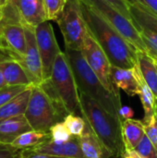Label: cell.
Segmentation results:
<instances>
[{
  "mask_svg": "<svg viewBox=\"0 0 157 158\" xmlns=\"http://www.w3.org/2000/svg\"><path fill=\"white\" fill-rule=\"evenodd\" d=\"M135 73L137 76V80L139 82V96L141 98L143 109H144V118L143 122L148 123L154 117H155V95L152 92V90L149 88L147 83L145 82L141 70L139 69L138 64L134 66Z\"/></svg>",
  "mask_w": 157,
  "mask_h": 158,
  "instance_id": "22",
  "label": "cell"
},
{
  "mask_svg": "<svg viewBox=\"0 0 157 158\" xmlns=\"http://www.w3.org/2000/svg\"><path fill=\"white\" fill-rule=\"evenodd\" d=\"M29 86L23 85H6L0 88V107L22 93Z\"/></svg>",
  "mask_w": 157,
  "mask_h": 158,
  "instance_id": "26",
  "label": "cell"
},
{
  "mask_svg": "<svg viewBox=\"0 0 157 158\" xmlns=\"http://www.w3.org/2000/svg\"><path fill=\"white\" fill-rule=\"evenodd\" d=\"M155 63H156V62H155ZM156 68H157V63H156Z\"/></svg>",
  "mask_w": 157,
  "mask_h": 158,
  "instance_id": "40",
  "label": "cell"
},
{
  "mask_svg": "<svg viewBox=\"0 0 157 158\" xmlns=\"http://www.w3.org/2000/svg\"><path fill=\"white\" fill-rule=\"evenodd\" d=\"M111 74L114 84L119 90H123L130 96L139 94V82L134 67L132 69H122L112 66Z\"/></svg>",
  "mask_w": 157,
  "mask_h": 158,
  "instance_id": "18",
  "label": "cell"
},
{
  "mask_svg": "<svg viewBox=\"0 0 157 158\" xmlns=\"http://www.w3.org/2000/svg\"><path fill=\"white\" fill-rule=\"evenodd\" d=\"M50 134L51 139L55 142H67L73 136L64 121L56 123L51 128Z\"/></svg>",
  "mask_w": 157,
  "mask_h": 158,
  "instance_id": "27",
  "label": "cell"
},
{
  "mask_svg": "<svg viewBox=\"0 0 157 158\" xmlns=\"http://www.w3.org/2000/svg\"><path fill=\"white\" fill-rule=\"evenodd\" d=\"M81 53L86 62L93 70V72L97 75L104 86L110 93H112L118 97H120L119 89L114 84L112 79V64L110 63L103 48L100 46V44L97 43V41L93 38V36L89 31L85 36Z\"/></svg>",
  "mask_w": 157,
  "mask_h": 158,
  "instance_id": "9",
  "label": "cell"
},
{
  "mask_svg": "<svg viewBox=\"0 0 157 158\" xmlns=\"http://www.w3.org/2000/svg\"><path fill=\"white\" fill-rule=\"evenodd\" d=\"M79 95L85 121L113 157H121L126 150L121 131L122 119L107 112L86 94L79 91Z\"/></svg>",
  "mask_w": 157,
  "mask_h": 158,
  "instance_id": "2",
  "label": "cell"
},
{
  "mask_svg": "<svg viewBox=\"0 0 157 158\" xmlns=\"http://www.w3.org/2000/svg\"><path fill=\"white\" fill-rule=\"evenodd\" d=\"M131 20L138 30H147L157 34V13L137 0H128Z\"/></svg>",
  "mask_w": 157,
  "mask_h": 158,
  "instance_id": "14",
  "label": "cell"
},
{
  "mask_svg": "<svg viewBox=\"0 0 157 158\" xmlns=\"http://www.w3.org/2000/svg\"><path fill=\"white\" fill-rule=\"evenodd\" d=\"M105 1L108 2L109 4H111L112 6H114L121 13H123L126 17H128L129 19H131L129 6H128V2L126 0H105Z\"/></svg>",
  "mask_w": 157,
  "mask_h": 158,
  "instance_id": "32",
  "label": "cell"
},
{
  "mask_svg": "<svg viewBox=\"0 0 157 158\" xmlns=\"http://www.w3.org/2000/svg\"><path fill=\"white\" fill-rule=\"evenodd\" d=\"M144 42L147 53L154 58H157V34L147 30H139Z\"/></svg>",
  "mask_w": 157,
  "mask_h": 158,
  "instance_id": "28",
  "label": "cell"
},
{
  "mask_svg": "<svg viewBox=\"0 0 157 158\" xmlns=\"http://www.w3.org/2000/svg\"><path fill=\"white\" fill-rule=\"evenodd\" d=\"M63 121L67 125L68 129L69 130L70 133L73 136L80 137L82 134V132L84 131V129L86 126V121L83 118H81V117L73 115V114H68L64 118Z\"/></svg>",
  "mask_w": 157,
  "mask_h": 158,
  "instance_id": "25",
  "label": "cell"
},
{
  "mask_svg": "<svg viewBox=\"0 0 157 158\" xmlns=\"http://www.w3.org/2000/svg\"><path fill=\"white\" fill-rule=\"evenodd\" d=\"M31 87L32 85L29 86L22 93L0 107V121L19 115H25L31 94Z\"/></svg>",
  "mask_w": 157,
  "mask_h": 158,
  "instance_id": "20",
  "label": "cell"
},
{
  "mask_svg": "<svg viewBox=\"0 0 157 158\" xmlns=\"http://www.w3.org/2000/svg\"><path fill=\"white\" fill-rule=\"evenodd\" d=\"M134 150L143 158H157V150L146 135Z\"/></svg>",
  "mask_w": 157,
  "mask_h": 158,
  "instance_id": "29",
  "label": "cell"
},
{
  "mask_svg": "<svg viewBox=\"0 0 157 158\" xmlns=\"http://www.w3.org/2000/svg\"><path fill=\"white\" fill-rule=\"evenodd\" d=\"M144 131L145 135L149 138L157 150V117L155 115L148 123L144 124Z\"/></svg>",
  "mask_w": 157,
  "mask_h": 158,
  "instance_id": "30",
  "label": "cell"
},
{
  "mask_svg": "<svg viewBox=\"0 0 157 158\" xmlns=\"http://www.w3.org/2000/svg\"><path fill=\"white\" fill-rule=\"evenodd\" d=\"M96 10L138 51L147 53L146 46L141 36L139 30L136 28L130 19L126 17L114 6L105 0H84Z\"/></svg>",
  "mask_w": 157,
  "mask_h": 158,
  "instance_id": "8",
  "label": "cell"
},
{
  "mask_svg": "<svg viewBox=\"0 0 157 158\" xmlns=\"http://www.w3.org/2000/svg\"><path fill=\"white\" fill-rule=\"evenodd\" d=\"M153 58H154V57H153ZM154 59H155V61L157 63V58H154Z\"/></svg>",
  "mask_w": 157,
  "mask_h": 158,
  "instance_id": "39",
  "label": "cell"
},
{
  "mask_svg": "<svg viewBox=\"0 0 157 158\" xmlns=\"http://www.w3.org/2000/svg\"><path fill=\"white\" fill-rule=\"evenodd\" d=\"M67 2L68 0H43L46 20L56 21L60 18Z\"/></svg>",
  "mask_w": 157,
  "mask_h": 158,
  "instance_id": "24",
  "label": "cell"
},
{
  "mask_svg": "<svg viewBox=\"0 0 157 158\" xmlns=\"http://www.w3.org/2000/svg\"><path fill=\"white\" fill-rule=\"evenodd\" d=\"M118 113H119V117L121 118L122 120H124V119H131L133 118V116H134V111L131 109V107L127 106H121Z\"/></svg>",
  "mask_w": 157,
  "mask_h": 158,
  "instance_id": "34",
  "label": "cell"
},
{
  "mask_svg": "<svg viewBox=\"0 0 157 158\" xmlns=\"http://www.w3.org/2000/svg\"><path fill=\"white\" fill-rule=\"evenodd\" d=\"M81 9L88 31L103 48L112 66L132 69L137 64L138 50L84 0H81Z\"/></svg>",
  "mask_w": 157,
  "mask_h": 158,
  "instance_id": "1",
  "label": "cell"
},
{
  "mask_svg": "<svg viewBox=\"0 0 157 158\" xmlns=\"http://www.w3.org/2000/svg\"><path fill=\"white\" fill-rule=\"evenodd\" d=\"M49 139H51L50 132L30 131H27V132L21 134L19 137H18L12 143L11 145L18 149L24 150V149H29V148L34 147Z\"/></svg>",
  "mask_w": 157,
  "mask_h": 158,
  "instance_id": "23",
  "label": "cell"
},
{
  "mask_svg": "<svg viewBox=\"0 0 157 158\" xmlns=\"http://www.w3.org/2000/svg\"><path fill=\"white\" fill-rule=\"evenodd\" d=\"M50 80L68 113L83 118L78 86L65 52L61 51L57 55L53 66Z\"/></svg>",
  "mask_w": 157,
  "mask_h": 158,
  "instance_id": "6",
  "label": "cell"
},
{
  "mask_svg": "<svg viewBox=\"0 0 157 158\" xmlns=\"http://www.w3.org/2000/svg\"><path fill=\"white\" fill-rule=\"evenodd\" d=\"M0 67L6 85H32L25 69L16 59L11 58L1 53Z\"/></svg>",
  "mask_w": 157,
  "mask_h": 158,
  "instance_id": "16",
  "label": "cell"
},
{
  "mask_svg": "<svg viewBox=\"0 0 157 158\" xmlns=\"http://www.w3.org/2000/svg\"><path fill=\"white\" fill-rule=\"evenodd\" d=\"M25 50V27L14 2L8 0L0 6V52L21 56Z\"/></svg>",
  "mask_w": 157,
  "mask_h": 158,
  "instance_id": "5",
  "label": "cell"
},
{
  "mask_svg": "<svg viewBox=\"0 0 157 158\" xmlns=\"http://www.w3.org/2000/svg\"><path fill=\"white\" fill-rule=\"evenodd\" d=\"M33 131L25 115H19L0 121V144L11 145L21 134Z\"/></svg>",
  "mask_w": 157,
  "mask_h": 158,
  "instance_id": "13",
  "label": "cell"
},
{
  "mask_svg": "<svg viewBox=\"0 0 157 158\" xmlns=\"http://www.w3.org/2000/svg\"><path fill=\"white\" fill-rule=\"evenodd\" d=\"M37 46L42 60L43 81L50 79L53 66L57 55L61 52L50 21L45 20L34 27Z\"/></svg>",
  "mask_w": 157,
  "mask_h": 158,
  "instance_id": "10",
  "label": "cell"
},
{
  "mask_svg": "<svg viewBox=\"0 0 157 158\" xmlns=\"http://www.w3.org/2000/svg\"><path fill=\"white\" fill-rule=\"evenodd\" d=\"M31 151L67 158H85L80 146L79 137L72 136L67 142H55L49 139L34 147Z\"/></svg>",
  "mask_w": 157,
  "mask_h": 158,
  "instance_id": "12",
  "label": "cell"
},
{
  "mask_svg": "<svg viewBox=\"0 0 157 158\" xmlns=\"http://www.w3.org/2000/svg\"><path fill=\"white\" fill-rule=\"evenodd\" d=\"M79 142L85 158L113 157L111 153L105 148L99 138L95 135L88 122H86L84 131L79 137Z\"/></svg>",
  "mask_w": 157,
  "mask_h": 158,
  "instance_id": "17",
  "label": "cell"
},
{
  "mask_svg": "<svg viewBox=\"0 0 157 158\" xmlns=\"http://www.w3.org/2000/svg\"><path fill=\"white\" fill-rule=\"evenodd\" d=\"M56 22L63 34L65 47L67 49L81 51L85 36L88 32L81 9V0H68Z\"/></svg>",
  "mask_w": 157,
  "mask_h": 158,
  "instance_id": "7",
  "label": "cell"
},
{
  "mask_svg": "<svg viewBox=\"0 0 157 158\" xmlns=\"http://www.w3.org/2000/svg\"><path fill=\"white\" fill-rule=\"evenodd\" d=\"M24 25L36 27L46 20L43 0H12Z\"/></svg>",
  "mask_w": 157,
  "mask_h": 158,
  "instance_id": "15",
  "label": "cell"
},
{
  "mask_svg": "<svg viewBox=\"0 0 157 158\" xmlns=\"http://www.w3.org/2000/svg\"><path fill=\"white\" fill-rule=\"evenodd\" d=\"M137 64L141 73L152 90L155 97H157V68L155 59L146 52H137Z\"/></svg>",
  "mask_w": 157,
  "mask_h": 158,
  "instance_id": "21",
  "label": "cell"
},
{
  "mask_svg": "<svg viewBox=\"0 0 157 158\" xmlns=\"http://www.w3.org/2000/svg\"><path fill=\"white\" fill-rule=\"evenodd\" d=\"M65 54L72 69L78 90L94 99L104 109L113 116L121 118L118 113L122 106L120 97L116 96L104 86L86 62L81 51L66 48Z\"/></svg>",
  "mask_w": 157,
  "mask_h": 158,
  "instance_id": "3",
  "label": "cell"
},
{
  "mask_svg": "<svg viewBox=\"0 0 157 158\" xmlns=\"http://www.w3.org/2000/svg\"><path fill=\"white\" fill-rule=\"evenodd\" d=\"M126 1H127V2H128V0H126Z\"/></svg>",
  "mask_w": 157,
  "mask_h": 158,
  "instance_id": "41",
  "label": "cell"
},
{
  "mask_svg": "<svg viewBox=\"0 0 157 158\" xmlns=\"http://www.w3.org/2000/svg\"><path fill=\"white\" fill-rule=\"evenodd\" d=\"M137 1L149 7L154 12L157 13V0H137Z\"/></svg>",
  "mask_w": 157,
  "mask_h": 158,
  "instance_id": "35",
  "label": "cell"
},
{
  "mask_svg": "<svg viewBox=\"0 0 157 158\" xmlns=\"http://www.w3.org/2000/svg\"><path fill=\"white\" fill-rule=\"evenodd\" d=\"M68 115L49 97L40 85H32L25 117L33 131L50 132L51 128Z\"/></svg>",
  "mask_w": 157,
  "mask_h": 158,
  "instance_id": "4",
  "label": "cell"
},
{
  "mask_svg": "<svg viewBox=\"0 0 157 158\" xmlns=\"http://www.w3.org/2000/svg\"><path fill=\"white\" fill-rule=\"evenodd\" d=\"M121 158H143L135 150H125Z\"/></svg>",
  "mask_w": 157,
  "mask_h": 158,
  "instance_id": "36",
  "label": "cell"
},
{
  "mask_svg": "<svg viewBox=\"0 0 157 158\" xmlns=\"http://www.w3.org/2000/svg\"><path fill=\"white\" fill-rule=\"evenodd\" d=\"M122 138L127 150H134L145 135L144 123L134 119H124L121 124Z\"/></svg>",
  "mask_w": 157,
  "mask_h": 158,
  "instance_id": "19",
  "label": "cell"
},
{
  "mask_svg": "<svg viewBox=\"0 0 157 158\" xmlns=\"http://www.w3.org/2000/svg\"><path fill=\"white\" fill-rule=\"evenodd\" d=\"M22 158H67L61 157V156H51L47 154H43V153H38L31 151L30 149H24L22 151Z\"/></svg>",
  "mask_w": 157,
  "mask_h": 158,
  "instance_id": "33",
  "label": "cell"
},
{
  "mask_svg": "<svg viewBox=\"0 0 157 158\" xmlns=\"http://www.w3.org/2000/svg\"><path fill=\"white\" fill-rule=\"evenodd\" d=\"M22 151L12 145L0 144V158H22Z\"/></svg>",
  "mask_w": 157,
  "mask_h": 158,
  "instance_id": "31",
  "label": "cell"
},
{
  "mask_svg": "<svg viewBox=\"0 0 157 158\" xmlns=\"http://www.w3.org/2000/svg\"><path fill=\"white\" fill-rule=\"evenodd\" d=\"M155 115L157 117V97L155 99Z\"/></svg>",
  "mask_w": 157,
  "mask_h": 158,
  "instance_id": "37",
  "label": "cell"
},
{
  "mask_svg": "<svg viewBox=\"0 0 157 158\" xmlns=\"http://www.w3.org/2000/svg\"><path fill=\"white\" fill-rule=\"evenodd\" d=\"M7 1H8V0H0V6H3V5H5Z\"/></svg>",
  "mask_w": 157,
  "mask_h": 158,
  "instance_id": "38",
  "label": "cell"
},
{
  "mask_svg": "<svg viewBox=\"0 0 157 158\" xmlns=\"http://www.w3.org/2000/svg\"><path fill=\"white\" fill-rule=\"evenodd\" d=\"M26 35V50L21 56L9 55L7 56L16 59L25 69L32 85H39L43 81L41 56L37 46L34 28L24 25Z\"/></svg>",
  "mask_w": 157,
  "mask_h": 158,
  "instance_id": "11",
  "label": "cell"
}]
</instances>
